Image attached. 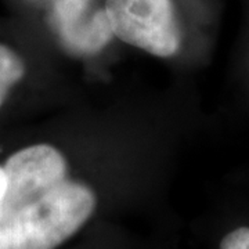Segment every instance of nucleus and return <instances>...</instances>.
Instances as JSON below:
<instances>
[{
    "instance_id": "obj_4",
    "label": "nucleus",
    "mask_w": 249,
    "mask_h": 249,
    "mask_svg": "<svg viewBox=\"0 0 249 249\" xmlns=\"http://www.w3.org/2000/svg\"><path fill=\"white\" fill-rule=\"evenodd\" d=\"M25 64L9 46L0 43V107L4 104L13 86L25 76Z\"/></svg>"
},
{
    "instance_id": "obj_1",
    "label": "nucleus",
    "mask_w": 249,
    "mask_h": 249,
    "mask_svg": "<svg viewBox=\"0 0 249 249\" xmlns=\"http://www.w3.org/2000/svg\"><path fill=\"white\" fill-rule=\"evenodd\" d=\"M89 186L65 180L9 219L11 249H55L83 227L96 209Z\"/></svg>"
},
{
    "instance_id": "obj_6",
    "label": "nucleus",
    "mask_w": 249,
    "mask_h": 249,
    "mask_svg": "<svg viewBox=\"0 0 249 249\" xmlns=\"http://www.w3.org/2000/svg\"><path fill=\"white\" fill-rule=\"evenodd\" d=\"M220 249H249V227H238L220 242Z\"/></svg>"
},
{
    "instance_id": "obj_5",
    "label": "nucleus",
    "mask_w": 249,
    "mask_h": 249,
    "mask_svg": "<svg viewBox=\"0 0 249 249\" xmlns=\"http://www.w3.org/2000/svg\"><path fill=\"white\" fill-rule=\"evenodd\" d=\"M4 191H6V173L3 166H0V249H11L10 226L3 211Z\"/></svg>"
},
{
    "instance_id": "obj_2",
    "label": "nucleus",
    "mask_w": 249,
    "mask_h": 249,
    "mask_svg": "<svg viewBox=\"0 0 249 249\" xmlns=\"http://www.w3.org/2000/svg\"><path fill=\"white\" fill-rule=\"evenodd\" d=\"M106 14L112 35L126 45L168 58L181 45L172 0H106Z\"/></svg>"
},
{
    "instance_id": "obj_3",
    "label": "nucleus",
    "mask_w": 249,
    "mask_h": 249,
    "mask_svg": "<svg viewBox=\"0 0 249 249\" xmlns=\"http://www.w3.org/2000/svg\"><path fill=\"white\" fill-rule=\"evenodd\" d=\"M3 169L6 173L3 211L7 222L21 208L68 178L65 157L50 144H35L14 152Z\"/></svg>"
}]
</instances>
